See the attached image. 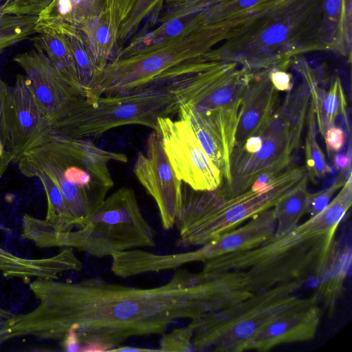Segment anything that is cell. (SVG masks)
Segmentation results:
<instances>
[{
	"mask_svg": "<svg viewBox=\"0 0 352 352\" xmlns=\"http://www.w3.org/2000/svg\"><path fill=\"white\" fill-rule=\"evenodd\" d=\"M30 288L38 305L0 323V345L28 336L62 341L75 331L80 351H111L129 338L162 335L179 320L199 319L247 296L239 272L182 268L165 284L150 288L100 278L76 283L36 278Z\"/></svg>",
	"mask_w": 352,
	"mask_h": 352,
	"instance_id": "6da1fadb",
	"label": "cell"
},
{
	"mask_svg": "<svg viewBox=\"0 0 352 352\" xmlns=\"http://www.w3.org/2000/svg\"><path fill=\"white\" fill-rule=\"evenodd\" d=\"M127 161L126 154L102 148L91 139L51 133L16 162L25 177L37 178L60 191L69 223L81 228L114 185L109 164Z\"/></svg>",
	"mask_w": 352,
	"mask_h": 352,
	"instance_id": "7a4b0ae2",
	"label": "cell"
},
{
	"mask_svg": "<svg viewBox=\"0 0 352 352\" xmlns=\"http://www.w3.org/2000/svg\"><path fill=\"white\" fill-rule=\"evenodd\" d=\"M352 204V175L336 196L317 215L287 234L254 249L204 263L202 272L245 271L268 287L309 276L320 263L336 230Z\"/></svg>",
	"mask_w": 352,
	"mask_h": 352,
	"instance_id": "3957f363",
	"label": "cell"
},
{
	"mask_svg": "<svg viewBox=\"0 0 352 352\" xmlns=\"http://www.w3.org/2000/svg\"><path fill=\"white\" fill-rule=\"evenodd\" d=\"M321 0H283L267 13L230 30L211 50L214 61L253 68H283L298 53L324 50L320 38Z\"/></svg>",
	"mask_w": 352,
	"mask_h": 352,
	"instance_id": "277c9868",
	"label": "cell"
},
{
	"mask_svg": "<svg viewBox=\"0 0 352 352\" xmlns=\"http://www.w3.org/2000/svg\"><path fill=\"white\" fill-rule=\"evenodd\" d=\"M155 231L144 218L134 190L123 186L106 197L88 223L57 232L45 220L24 214L21 237L38 248H72L95 257L155 246Z\"/></svg>",
	"mask_w": 352,
	"mask_h": 352,
	"instance_id": "5b68a950",
	"label": "cell"
},
{
	"mask_svg": "<svg viewBox=\"0 0 352 352\" xmlns=\"http://www.w3.org/2000/svg\"><path fill=\"white\" fill-rule=\"evenodd\" d=\"M307 175L305 166H289L269 178L254 183L235 195L223 196L218 190L197 191L182 188V206L175 225L176 245L200 246L239 227L243 222L273 208Z\"/></svg>",
	"mask_w": 352,
	"mask_h": 352,
	"instance_id": "8992f818",
	"label": "cell"
},
{
	"mask_svg": "<svg viewBox=\"0 0 352 352\" xmlns=\"http://www.w3.org/2000/svg\"><path fill=\"white\" fill-rule=\"evenodd\" d=\"M219 41L216 30L206 27L132 52L118 54L104 67L88 100L166 85L203 70L214 63L205 56Z\"/></svg>",
	"mask_w": 352,
	"mask_h": 352,
	"instance_id": "52a82bcc",
	"label": "cell"
},
{
	"mask_svg": "<svg viewBox=\"0 0 352 352\" xmlns=\"http://www.w3.org/2000/svg\"><path fill=\"white\" fill-rule=\"evenodd\" d=\"M310 100L307 82H302L287 91L280 104L258 131L235 146L230 160V178L223 196H232L249 189L262 176L273 177L290 166L298 151Z\"/></svg>",
	"mask_w": 352,
	"mask_h": 352,
	"instance_id": "ba28073f",
	"label": "cell"
},
{
	"mask_svg": "<svg viewBox=\"0 0 352 352\" xmlns=\"http://www.w3.org/2000/svg\"><path fill=\"white\" fill-rule=\"evenodd\" d=\"M304 280L279 283L201 318L190 320L195 351L243 352L274 316L301 302Z\"/></svg>",
	"mask_w": 352,
	"mask_h": 352,
	"instance_id": "9c48e42d",
	"label": "cell"
},
{
	"mask_svg": "<svg viewBox=\"0 0 352 352\" xmlns=\"http://www.w3.org/2000/svg\"><path fill=\"white\" fill-rule=\"evenodd\" d=\"M179 106L168 86L129 94L82 98L74 106L58 133L74 138H96L121 126L138 124L157 131L160 118L177 114Z\"/></svg>",
	"mask_w": 352,
	"mask_h": 352,
	"instance_id": "30bf717a",
	"label": "cell"
},
{
	"mask_svg": "<svg viewBox=\"0 0 352 352\" xmlns=\"http://www.w3.org/2000/svg\"><path fill=\"white\" fill-rule=\"evenodd\" d=\"M140 0H54L37 25L65 22L82 34L98 68L103 72L118 53L119 34Z\"/></svg>",
	"mask_w": 352,
	"mask_h": 352,
	"instance_id": "8fae6325",
	"label": "cell"
},
{
	"mask_svg": "<svg viewBox=\"0 0 352 352\" xmlns=\"http://www.w3.org/2000/svg\"><path fill=\"white\" fill-rule=\"evenodd\" d=\"M237 65L235 63L216 61L203 70L168 84L177 99L179 111L240 109L253 73Z\"/></svg>",
	"mask_w": 352,
	"mask_h": 352,
	"instance_id": "7c38bea8",
	"label": "cell"
},
{
	"mask_svg": "<svg viewBox=\"0 0 352 352\" xmlns=\"http://www.w3.org/2000/svg\"><path fill=\"white\" fill-rule=\"evenodd\" d=\"M276 221L273 208L251 218L243 226L189 252L160 254L141 250L136 265L141 274L176 270L194 262L202 263L227 254L259 247L270 240Z\"/></svg>",
	"mask_w": 352,
	"mask_h": 352,
	"instance_id": "4fadbf2b",
	"label": "cell"
},
{
	"mask_svg": "<svg viewBox=\"0 0 352 352\" xmlns=\"http://www.w3.org/2000/svg\"><path fill=\"white\" fill-rule=\"evenodd\" d=\"M157 131L179 180L197 191H212L221 186V171L201 146L188 122L160 118Z\"/></svg>",
	"mask_w": 352,
	"mask_h": 352,
	"instance_id": "5bb4252c",
	"label": "cell"
},
{
	"mask_svg": "<svg viewBox=\"0 0 352 352\" xmlns=\"http://www.w3.org/2000/svg\"><path fill=\"white\" fill-rule=\"evenodd\" d=\"M16 54L15 62L24 72L26 81L52 133H58L74 106L84 94L54 66L40 46Z\"/></svg>",
	"mask_w": 352,
	"mask_h": 352,
	"instance_id": "9a60e30c",
	"label": "cell"
},
{
	"mask_svg": "<svg viewBox=\"0 0 352 352\" xmlns=\"http://www.w3.org/2000/svg\"><path fill=\"white\" fill-rule=\"evenodd\" d=\"M133 173L155 201L162 228L170 230L182 209V182L167 158L158 131H153L148 136L144 152L137 155Z\"/></svg>",
	"mask_w": 352,
	"mask_h": 352,
	"instance_id": "2e32d148",
	"label": "cell"
},
{
	"mask_svg": "<svg viewBox=\"0 0 352 352\" xmlns=\"http://www.w3.org/2000/svg\"><path fill=\"white\" fill-rule=\"evenodd\" d=\"M322 310L316 294L280 312L265 323L250 342L248 351H268L279 345L313 340Z\"/></svg>",
	"mask_w": 352,
	"mask_h": 352,
	"instance_id": "e0dca14e",
	"label": "cell"
},
{
	"mask_svg": "<svg viewBox=\"0 0 352 352\" xmlns=\"http://www.w3.org/2000/svg\"><path fill=\"white\" fill-rule=\"evenodd\" d=\"M240 109L204 111H179L188 122L201 146L221 171L226 182L230 178V160L235 144Z\"/></svg>",
	"mask_w": 352,
	"mask_h": 352,
	"instance_id": "ac0fdd59",
	"label": "cell"
},
{
	"mask_svg": "<svg viewBox=\"0 0 352 352\" xmlns=\"http://www.w3.org/2000/svg\"><path fill=\"white\" fill-rule=\"evenodd\" d=\"M9 131L14 162L52 133L23 74L16 75L14 84L10 87Z\"/></svg>",
	"mask_w": 352,
	"mask_h": 352,
	"instance_id": "d6986e66",
	"label": "cell"
},
{
	"mask_svg": "<svg viewBox=\"0 0 352 352\" xmlns=\"http://www.w3.org/2000/svg\"><path fill=\"white\" fill-rule=\"evenodd\" d=\"M271 69L252 74L245 89L235 135V146L256 133L277 106L278 91L270 78Z\"/></svg>",
	"mask_w": 352,
	"mask_h": 352,
	"instance_id": "ffe728a7",
	"label": "cell"
},
{
	"mask_svg": "<svg viewBox=\"0 0 352 352\" xmlns=\"http://www.w3.org/2000/svg\"><path fill=\"white\" fill-rule=\"evenodd\" d=\"M82 268V263L72 248H62L56 255L43 258L19 257L0 248V272L6 278L57 280L64 272Z\"/></svg>",
	"mask_w": 352,
	"mask_h": 352,
	"instance_id": "44dd1931",
	"label": "cell"
},
{
	"mask_svg": "<svg viewBox=\"0 0 352 352\" xmlns=\"http://www.w3.org/2000/svg\"><path fill=\"white\" fill-rule=\"evenodd\" d=\"M351 248L347 242H331L321 263L314 271L316 295L329 315L333 314L351 265Z\"/></svg>",
	"mask_w": 352,
	"mask_h": 352,
	"instance_id": "7402d4cb",
	"label": "cell"
},
{
	"mask_svg": "<svg viewBox=\"0 0 352 352\" xmlns=\"http://www.w3.org/2000/svg\"><path fill=\"white\" fill-rule=\"evenodd\" d=\"M320 38L325 50L351 59V0H321Z\"/></svg>",
	"mask_w": 352,
	"mask_h": 352,
	"instance_id": "603a6c76",
	"label": "cell"
},
{
	"mask_svg": "<svg viewBox=\"0 0 352 352\" xmlns=\"http://www.w3.org/2000/svg\"><path fill=\"white\" fill-rule=\"evenodd\" d=\"M302 76L309 87L310 97L314 104L317 128L322 137L329 128L336 125L338 117L342 120L346 135L350 137L346 100L340 78H336L329 90L324 91L319 89L314 75L308 69H302Z\"/></svg>",
	"mask_w": 352,
	"mask_h": 352,
	"instance_id": "cb8c5ba5",
	"label": "cell"
},
{
	"mask_svg": "<svg viewBox=\"0 0 352 352\" xmlns=\"http://www.w3.org/2000/svg\"><path fill=\"white\" fill-rule=\"evenodd\" d=\"M50 25L65 37L72 54L79 84L87 100L91 98L102 72L96 65L81 32L76 28L62 21H53L38 26Z\"/></svg>",
	"mask_w": 352,
	"mask_h": 352,
	"instance_id": "d4e9b609",
	"label": "cell"
},
{
	"mask_svg": "<svg viewBox=\"0 0 352 352\" xmlns=\"http://www.w3.org/2000/svg\"><path fill=\"white\" fill-rule=\"evenodd\" d=\"M36 32L38 36L34 38L33 42L40 46L66 78L83 93L78 82L72 54L64 36L50 25L38 26Z\"/></svg>",
	"mask_w": 352,
	"mask_h": 352,
	"instance_id": "484cf974",
	"label": "cell"
},
{
	"mask_svg": "<svg viewBox=\"0 0 352 352\" xmlns=\"http://www.w3.org/2000/svg\"><path fill=\"white\" fill-rule=\"evenodd\" d=\"M308 177L305 175L300 182L273 207L276 226L272 238L281 236L294 229L307 212L309 192Z\"/></svg>",
	"mask_w": 352,
	"mask_h": 352,
	"instance_id": "4316f807",
	"label": "cell"
},
{
	"mask_svg": "<svg viewBox=\"0 0 352 352\" xmlns=\"http://www.w3.org/2000/svg\"><path fill=\"white\" fill-rule=\"evenodd\" d=\"M305 142V169L308 179L316 182L322 179L331 168L317 139V123L314 104L310 97L306 120Z\"/></svg>",
	"mask_w": 352,
	"mask_h": 352,
	"instance_id": "83f0119b",
	"label": "cell"
},
{
	"mask_svg": "<svg viewBox=\"0 0 352 352\" xmlns=\"http://www.w3.org/2000/svg\"><path fill=\"white\" fill-rule=\"evenodd\" d=\"M38 20L32 15H0V52L37 33Z\"/></svg>",
	"mask_w": 352,
	"mask_h": 352,
	"instance_id": "f1b7e54d",
	"label": "cell"
},
{
	"mask_svg": "<svg viewBox=\"0 0 352 352\" xmlns=\"http://www.w3.org/2000/svg\"><path fill=\"white\" fill-rule=\"evenodd\" d=\"M164 0H140L135 10L122 28L118 36V52L132 38L142 22L146 18H158L162 9Z\"/></svg>",
	"mask_w": 352,
	"mask_h": 352,
	"instance_id": "f546056e",
	"label": "cell"
},
{
	"mask_svg": "<svg viewBox=\"0 0 352 352\" xmlns=\"http://www.w3.org/2000/svg\"><path fill=\"white\" fill-rule=\"evenodd\" d=\"M157 351L186 352L195 351L192 344L193 329L188 326L164 333Z\"/></svg>",
	"mask_w": 352,
	"mask_h": 352,
	"instance_id": "4dcf8cb0",
	"label": "cell"
},
{
	"mask_svg": "<svg viewBox=\"0 0 352 352\" xmlns=\"http://www.w3.org/2000/svg\"><path fill=\"white\" fill-rule=\"evenodd\" d=\"M54 0H1L0 15L18 14L39 16Z\"/></svg>",
	"mask_w": 352,
	"mask_h": 352,
	"instance_id": "1f68e13d",
	"label": "cell"
},
{
	"mask_svg": "<svg viewBox=\"0 0 352 352\" xmlns=\"http://www.w3.org/2000/svg\"><path fill=\"white\" fill-rule=\"evenodd\" d=\"M348 177L345 173H340L331 186L316 192L309 193L306 214L313 217L321 212L328 206L336 192L344 185Z\"/></svg>",
	"mask_w": 352,
	"mask_h": 352,
	"instance_id": "d6a6232c",
	"label": "cell"
},
{
	"mask_svg": "<svg viewBox=\"0 0 352 352\" xmlns=\"http://www.w3.org/2000/svg\"><path fill=\"white\" fill-rule=\"evenodd\" d=\"M10 88L0 77V139L11 153L9 131Z\"/></svg>",
	"mask_w": 352,
	"mask_h": 352,
	"instance_id": "836d02e7",
	"label": "cell"
},
{
	"mask_svg": "<svg viewBox=\"0 0 352 352\" xmlns=\"http://www.w3.org/2000/svg\"><path fill=\"white\" fill-rule=\"evenodd\" d=\"M323 138L328 153H337L343 147L346 135L341 127L335 125L327 129Z\"/></svg>",
	"mask_w": 352,
	"mask_h": 352,
	"instance_id": "e575fe53",
	"label": "cell"
},
{
	"mask_svg": "<svg viewBox=\"0 0 352 352\" xmlns=\"http://www.w3.org/2000/svg\"><path fill=\"white\" fill-rule=\"evenodd\" d=\"M283 69L279 68L271 69L270 78L278 91H289L294 87L292 76Z\"/></svg>",
	"mask_w": 352,
	"mask_h": 352,
	"instance_id": "d590c367",
	"label": "cell"
},
{
	"mask_svg": "<svg viewBox=\"0 0 352 352\" xmlns=\"http://www.w3.org/2000/svg\"><path fill=\"white\" fill-rule=\"evenodd\" d=\"M62 347L66 351H80V342L75 331L68 332L62 340Z\"/></svg>",
	"mask_w": 352,
	"mask_h": 352,
	"instance_id": "8d00e7d4",
	"label": "cell"
},
{
	"mask_svg": "<svg viewBox=\"0 0 352 352\" xmlns=\"http://www.w3.org/2000/svg\"><path fill=\"white\" fill-rule=\"evenodd\" d=\"M14 155L8 151L0 139V179L6 172L11 162H14Z\"/></svg>",
	"mask_w": 352,
	"mask_h": 352,
	"instance_id": "74e56055",
	"label": "cell"
},
{
	"mask_svg": "<svg viewBox=\"0 0 352 352\" xmlns=\"http://www.w3.org/2000/svg\"><path fill=\"white\" fill-rule=\"evenodd\" d=\"M335 163L338 167L342 169H346L347 168H351V155H338L335 157Z\"/></svg>",
	"mask_w": 352,
	"mask_h": 352,
	"instance_id": "f35d334b",
	"label": "cell"
},
{
	"mask_svg": "<svg viewBox=\"0 0 352 352\" xmlns=\"http://www.w3.org/2000/svg\"><path fill=\"white\" fill-rule=\"evenodd\" d=\"M111 351H120V352H146V351H157V349L140 348L137 346H119L113 349Z\"/></svg>",
	"mask_w": 352,
	"mask_h": 352,
	"instance_id": "ab89813d",
	"label": "cell"
},
{
	"mask_svg": "<svg viewBox=\"0 0 352 352\" xmlns=\"http://www.w3.org/2000/svg\"><path fill=\"white\" fill-rule=\"evenodd\" d=\"M14 314H12V312L0 307V319H8L12 316Z\"/></svg>",
	"mask_w": 352,
	"mask_h": 352,
	"instance_id": "60d3db41",
	"label": "cell"
},
{
	"mask_svg": "<svg viewBox=\"0 0 352 352\" xmlns=\"http://www.w3.org/2000/svg\"><path fill=\"white\" fill-rule=\"evenodd\" d=\"M208 3H214L221 0H205Z\"/></svg>",
	"mask_w": 352,
	"mask_h": 352,
	"instance_id": "b9f144b4",
	"label": "cell"
},
{
	"mask_svg": "<svg viewBox=\"0 0 352 352\" xmlns=\"http://www.w3.org/2000/svg\"><path fill=\"white\" fill-rule=\"evenodd\" d=\"M1 226H0V229H1Z\"/></svg>",
	"mask_w": 352,
	"mask_h": 352,
	"instance_id": "7bdbcfd3",
	"label": "cell"
}]
</instances>
